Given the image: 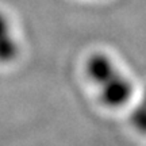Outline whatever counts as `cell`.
Listing matches in <instances>:
<instances>
[{"label":"cell","mask_w":146,"mask_h":146,"mask_svg":"<svg viewBox=\"0 0 146 146\" xmlns=\"http://www.w3.org/2000/svg\"><path fill=\"white\" fill-rule=\"evenodd\" d=\"M130 123L137 133L146 135V89L139 96L134 108L131 110Z\"/></svg>","instance_id":"obj_3"},{"label":"cell","mask_w":146,"mask_h":146,"mask_svg":"<svg viewBox=\"0 0 146 146\" xmlns=\"http://www.w3.org/2000/svg\"><path fill=\"white\" fill-rule=\"evenodd\" d=\"M19 54V43L14 35L10 19L0 12V62L14 61Z\"/></svg>","instance_id":"obj_2"},{"label":"cell","mask_w":146,"mask_h":146,"mask_svg":"<svg viewBox=\"0 0 146 146\" xmlns=\"http://www.w3.org/2000/svg\"><path fill=\"white\" fill-rule=\"evenodd\" d=\"M85 74L108 108H120L130 102L133 84L106 53H94L85 61Z\"/></svg>","instance_id":"obj_1"}]
</instances>
